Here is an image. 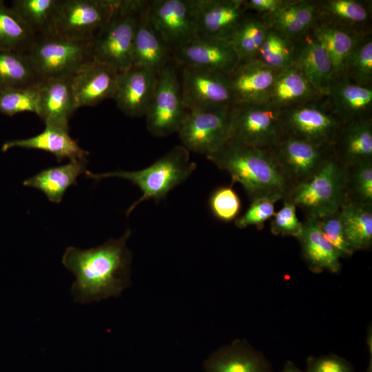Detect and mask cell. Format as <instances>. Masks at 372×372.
<instances>
[{"mask_svg":"<svg viewBox=\"0 0 372 372\" xmlns=\"http://www.w3.org/2000/svg\"><path fill=\"white\" fill-rule=\"evenodd\" d=\"M347 203L372 205V161L346 167Z\"/></svg>","mask_w":372,"mask_h":372,"instance_id":"39","label":"cell"},{"mask_svg":"<svg viewBox=\"0 0 372 372\" xmlns=\"http://www.w3.org/2000/svg\"><path fill=\"white\" fill-rule=\"evenodd\" d=\"M181 93L187 110L231 107L235 105L227 75L182 67Z\"/></svg>","mask_w":372,"mask_h":372,"instance_id":"12","label":"cell"},{"mask_svg":"<svg viewBox=\"0 0 372 372\" xmlns=\"http://www.w3.org/2000/svg\"><path fill=\"white\" fill-rule=\"evenodd\" d=\"M269 150L293 187L311 180L333 156V145H318L287 134Z\"/></svg>","mask_w":372,"mask_h":372,"instance_id":"9","label":"cell"},{"mask_svg":"<svg viewBox=\"0 0 372 372\" xmlns=\"http://www.w3.org/2000/svg\"><path fill=\"white\" fill-rule=\"evenodd\" d=\"M41 81L27 52L0 50V92L37 86Z\"/></svg>","mask_w":372,"mask_h":372,"instance_id":"31","label":"cell"},{"mask_svg":"<svg viewBox=\"0 0 372 372\" xmlns=\"http://www.w3.org/2000/svg\"><path fill=\"white\" fill-rule=\"evenodd\" d=\"M331 99L332 112L343 124L369 118L366 114L372 104V90L345 78L333 81L327 94Z\"/></svg>","mask_w":372,"mask_h":372,"instance_id":"23","label":"cell"},{"mask_svg":"<svg viewBox=\"0 0 372 372\" xmlns=\"http://www.w3.org/2000/svg\"><path fill=\"white\" fill-rule=\"evenodd\" d=\"M127 230L120 238L83 250L68 247L62 263L76 277L71 291L76 302L88 303L116 297L130 286L131 252L126 246Z\"/></svg>","mask_w":372,"mask_h":372,"instance_id":"1","label":"cell"},{"mask_svg":"<svg viewBox=\"0 0 372 372\" xmlns=\"http://www.w3.org/2000/svg\"><path fill=\"white\" fill-rule=\"evenodd\" d=\"M116 70L95 60L77 72L72 85L77 109L93 106L107 99H113L118 83Z\"/></svg>","mask_w":372,"mask_h":372,"instance_id":"21","label":"cell"},{"mask_svg":"<svg viewBox=\"0 0 372 372\" xmlns=\"http://www.w3.org/2000/svg\"><path fill=\"white\" fill-rule=\"evenodd\" d=\"M206 157L219 169L227 171L233 183H240L251 202L261 198L283 200L293 188L269 149L229 139Z\"/></svg>","mask_w":372,"mask_h":372,"instance_id":"2","label":"cell"},{"mask_svg":"<svg viewBox=\"0 0 372 372\" xmlns=\"http://www.w3.org/2000/svg\"><path fill=\"white\" fill-rule=\"evenodd\" d=\"M282 372H304L300 370L292 362L288 361ZM305 372V371H304Z\"/></svg>","mask_w":372,"mask_h":372,"instance_id":"48","label":"cell"},{"mask_svg":"<svg viewBox=\"0 0 372 372\" xmlns=\"http://www.w3.org/2000/svg\"><path fill=\"white\" fill-rule=\"evenodd\" d=\"M282 109L265 102L236 104L232 107L230 139L269 149L285 134Z\"/></svg>","mask_w":372,"mask_h":372,"instance_id":"7","label":"cell"},{"mask_svg":"<svg viewBox=\"0 0 372 372\" xmlns=\"http://www.w3.org/2000/svg\"><path fill=\"white\" fill-rule=\"evenodd\" d=\"M38 85L1 92L0 114L12 116L19 113L30 112L37 115L39 102Z\"/></svg>","mask_w":372,"mask_h":372,"instance_id":"40","label":"cell"},{"mask_svg":"<svg viewBox=\"0 0 372 372\" xmlns=\"http://www.w3.org/2000/svg\"><path fill=\"white\" fill-rule=\"evenodd\" d=\"M281 119L285 134L322 145H333L343 125L332 112L312 105L283 109Z\"/></svg>","mask_w":372,"mask_h":372,"instance_id":"13","label":"cell"},{"mask_svg":"<svg viewBox=\"0 0 372 372\" xmlns=\"http://www.w3.org/2000/svg\"><path fill=\"white\" fill-rule=\"evenodd\" d=\"M334 158L349 167L372 161V122L369 118L343 124L333 144Z\"/></svg>","mask_w":372,"mask_h":372,"instance_id":"22","label":"cell"},{"mask_svg":"<svg viewBox=\"0 0 372 372\" xmlns=\"http://www.w3.org/2000/svg\"><path fill=\"white\" fill-rule=\"evenodd\" d=\"M27 54L41 79L73 77L93 60L92 41L50 33L35 37Z\"/></svg>","mask_w":372,"mask_h":372,"instance_id":"5","label":"cell"},{"mask_svg":"<svg viewBox=\"0 0 372 372\" xmlns=\"http://www.w3.org/2000/svg\"><path fill=\"white\" fill-rule=\"evenodd\" d=\"M324 48L333 65L334 79L342 77L347 61L359 37L333 24L316 25L312 36Z\"/></svg>","mask_w":372,"mask_h":372,"instance_id":"29","label":"cell"},{"mask_svg":"<svg viewBox=\"0 0 372 372\" xmlns=\"http://www.w3.org/2000/svg\"><path fill=\"white\" fill-rule=\"evenodd\" d=\"M269 30L263 18L244 17L229 40L240 61L256 56Z\"/></svg>","mask_w":372,"mask_h":372,"instance_id":"35","label":"cell"},{"mask_svg":"<svg viewBox=\"0 0 372 372\" xmlns=\"http://www.w3.org/2000/svg\"><path fill=\"white\" fill-rule=\"evenodd\" d=\"M289 2L283 0H249L246 1V6L247 10L269 14L277 12Z\"/></svg>","mask_w":372,"mask_h":372,"instance_id":"47","label":"cell"},{"mask_svg":"<svg viewBox=\"0 0 372 372\" xmlns=\"http://www.w3.org/2000/svg\"><path fill=\"white\" fill-rule=\"evenodd\" d=\"M346 167L333 158L311 180L295 185L286 199L304 214L318 219L340 210L347 203Z\"/></svg>","mask_w":372,"mask_h":372,"instance_id":"6","label":"cell"},{"mask_svg":"<svg viewBox=\"0 0 372 372\" xmlns=\"http://www.w3.org/2000/svg\"><path fill=\"white\" fill-rule=\"evenodd\" d=\"M34 38L18 14L0 0V50L27 52Z\"/></svg>","mask_w":372,"mask_h":372,"instance_id":"36","label":"cell"},{"mask_svg":"<svg viewBox=\"0 0 372 372\" xmlns=\"http://www.w3.org/2000/svg\"><path fill=\"white\" fill-rule=\"evenodd\" d=\"M317 11L313 3L306 1H290L263 19L269 27L289 39L302 34L313 23Z\"/></svg>","mask_w":372,"mask_h":372,"instance_id":"33","label":"cell"},{"mask_svg":"<svg viewBox=\"0 0 372 372\" xmlns=\"http://www.w3.org/2000/svg\"><path fill=\"white\" fill-rule=\"evenodd\" d=\"M293 65L316 93L327 95L335 80L333 68L328 54L313 37L296 50Z\"/></svg>","mask_w":372,"mask_h":372,"instance_id":"25","label":"cell"},{"mask_svg":"<svg viewBox=\"0 0 372 372\" xmlns=\"http://www.w3.org/2000/svg\"><path fill=\"white\" fill-rule=\"evenodd\" d=\"M277 72L256 58L240 61L227 75L235 105L268 102Z\"/></svg>","mask_w":372,"mask_h":372,"instance_id":"17","label":"cell"},{"mask_svg":"<svg viewBox=\"0 0 372 372\" xmlns=\"http://www.w3.org/2000/svg\"><path fill=\"white\" fill-rule=\"evenodd\" d=\"M120 0H60L52 33L92 41L107 23Z\"/></svg>","mask_w":372,"mask_h":372,"instance_id":"8","label":"cell"},{"mask_svg":"<svg viewBox=\"0 0 372 372\" xmlns=\"http://www.w3.org/2000/svg\"><path fill=\"white\" fill-rule=\"evenodd\" d=\"M149 20L172 52L196 37L192 0L149 1Z\"/></svg>","mask_w":372,"mask_h":372,"instance_id":"14","label":"cell"},{"mask_svg":"<svg viewBox=\"0 0 372 372\" xmlns=\"http://www.w3.org/2000/svg\"><path fill=\"white\" fill-rule=\"evenodd\" d=\"M205 372H272L265 358L246 344L236 342L212 353Z\"/></svg>","mask_w":372,"mask_h":372,"instance_id":"26","label":"cell"},{"mask_svg":"<svg viewBox=\"0 0 372 372\" xmlns=\"http://www.w3.org/2000/svg\"><path fill=\"white\" fill-rule=\"evenodd\" d=\"M305 372H355V371L347 360L338 355L330 354L308 358Z\"/></svg>","mask_w":372,"mask_h":372,"instance_id":"46","label":"cell"},{"mask_svg":"<svg viewBox=\"0 0 372 372\" xmlns=\"http://www.w3.org/2000/svg\"><path fill=\"white\" fill-rule=\"evenodd\" d=\"M71 78L43 80L38 85V116L45 126L69 130V121L77 109Z\"/></svg>","mask_w":372,"mask_h":372,"instance_id":"20","label":"cell"},{"mask_svg":"<svg viewBox=\"0 0 372 372\" xmlns=\"http://www.w3.org/2000/svg\"><path fill=\"white\" fill-rule=\"evenodd\" d=\"M340 78L360 85H369L372 81V40L369 35L359 38Z\"/></svg>","mask_w":372,"mask_h":372,"instance_id":"38","label":"cell"},{"mask_svg":"<svg viewBox=\"0 0 372 372\" xmlns=\"http://www.w3.org/2000/svg\"><path fill=\"white\" fill-rule=\"evenodd\" d=\"M315 93L302 72L293 64L278 71L268 102L282 109L309 99Z\"/></svg>","mask_w":372,"mask_h":372,"instance_id":"30","label":"cell"},{"mask_svg":"<svg viewBox=\"0 0 372 372\" xmlns=\"http://www.w3.org/2000/svg\"><path fill=\"white\" fill-rule=\"evenodd\" d=\"M187 111L176 68L169 62L158 74L156 87L145 115L147 130L157 137L178 132Z\"/></svg>","mask_w":372,"mask_h":372,"instance_id":"10","label":"cell"},{"mask_svg":"<svg viewBox=\"0 0 372 372\" xmlns=\"http://www.w3.org/2000/svg\"><path fill=\"white\" fill-rule=\"evenodd\" d=\"M232 107L188 110L178 131L188 150L209 156L230 139Z\"/></svg>","mask_w":372,"mask_h":372,"instance_id":"11","label":"cell"},{"mask_svg":"<svg viewBox=\"0 0 372 372\" xmlns=\"http://www.w3.org/2000/svg\"><path fill=\"white\" fill-rule=\"evenodd\" d=\"M176 64L222 73H231L240 63L229 40L195 37L172 51Z\"/></svg>","mask_w":372,"mask_h":372,"instance_id":"15","label":"cell"},{"mask_svg":"<svg viewBox=\"0 0 372 372\" xmlns=\"http://www.w3.org/2000/svg\"><path fill=\"white\" fill-rule=\"evenodd\" d=\"M148 5L149 1H141L133 43L132 65L158 74L169 62L172 50L153 27Z\"/></svg>","mask_w":372,"mask_h":372,"instance_id":"19","label":"cell"},{"mask_svg":"<svg viewBox=\"0 0 372 372\" xmlns=\"http://www.w3.org/2000/svg\"><path fill=\"white\" fill-rule=\"evenodd\" d=\"M296 50L290 39L269 28L255 58L278 71L293 64Z\"/></svg>","mask_w":372,"mask_h":372,"instance_id":"37","label":"cell"},{"mask_svg":"<svg viewBox=\"0 0 372 372\" xmlns=\"http://www.w3.org/2000/svg\"><path fill=\"white\" fill-rule=\"evenodd\" d=\"M140 0H120L107 23L92 41L93 60L118 72L131 68Z\"/></svg>","mask_w":372,"mask_h":372,"instance_id":"4","label":"cell"},{"mask_svg":"<svg viewBox=\"0 0 372 372\" xmlns=\"http://www.w3.org/2000/svg\"><path fill=\"white\" fill-rule=\"evenodd\" d=\"M276 202L270 198H261L251 201L245 214L234 220L235 225L240 229L255 226L261 229L264 223L271 220L274 215V204Z\"/></svg>","mask_w":372,"mask_h":372,"instance_id":"45","label":"cell"},{"mask_svg":"<svg viewBox=\"0 0 372 372\" xmlns=\"http://www.w3.org/2000/svg\"><path fill=\"white\" fill-rule=\"evenodd\" d=\"M21 147L43 150L53 154L58 162L83 159L89 154L83 149L69 134V130L52 126H45L40 134L24 139H14L5 142L1 150Z\"/></svg>","mask_w":372,"mask_h":372,"instance_id":"24","label":"cell"},{"mask_svg":"<svg viewBox=\"0 0 372 372\" xmlns=\"http://www.w3.org/2000/svg\"><path fill=\"white\" fill-rule=\"evenodd\" d=\"M321 12L335 21L357 24L365 21L369 10L363 3L355 0H329L323 3Z\"/></svg>","mask_w":372,"mask_h":372,"instance_id":"41","label":"cell"},{"mask_svg":"<svg viewBox=\"0 0 372 372\" xmlns=\"http://www.w3.org/2000/svg\"><path fill=\"white\" fill-rule=\"evenodd\" d=\"M158 74L132 66L118 73L113 99L118 109L131 117L145 116L154 94Z\"/></svg>","mask_w":372,"mask_h":372,"instance_id":"18","label":"cell"},{"mask_svg":"<svg viewBox=\"0 0 372 372\" xmlns=\"http://www.w3.org/2000/svg\"><path fill=\"white\" fill-rule=\"evenodd\" d=\"M282 207L271 218L270 230L275 235L293 236L298 238L302 233L303 223L296 216V206L289 199H285Z\"/></svg>","mask_w":372,"mask_h":372,"instance_id":"44","label":"cell"},{"mask_svg":"<svg viewBox=\"0 0 372 372\" xmlns=\"http://www.w3.org/2000/svg\"><path fill=\"white\" fill-rule=\"evenodd\" d=\"M189 151L183 145H176L149 166L137 171H116L85 175L94 180L118 177L130 180L141 191L142 196L127 210L128 216L136 206L145 200L156 201L165 198L174 187L185 182L196 167L189 158Z\"/></svg>","mask_w":372,"mask_h":372,"instance_id":"3","label":"cell"},{"mask_svg":"<svg viewBox=\"0 0 372 372\" xmlns=\"http://www.w3.org/2000/svg\"><path fill=\"white\" fill-rule=\"evenodd\" d=\"M87 158L45 169L27 178L23 185L41 191L52 203H60L67 189L76 185L77 178L85 173Z\"/></svg>","mask_w":372,"mask_h":372,"instance_id":"28","label":"cell"},{"mask_svg":"<svg viewBox=\"0 0 372 372\" xmlns=\"http://www.w3.org/2000/svg\"><path fill=\"white\" fill-rule=\"evenodd\" d=\"M321 232L332 245L340 258H348L353 254L344 231L340 209L318 219Z\"/></svg>","mask_w":372,"mask_h":372,"instance_id":"43","label":"cell"},{"mask_svg":"<svg viewBox=\"0 0 372 372\" xmlns=\"http://www.w3.org/2000/svg\"><path fill=\"white\" fill-rule=\"evenodd\" d=\"M209 204L214 216L224 222L235 220L241 208L240 199L231 185L216 189L210 196Z\"/></svg>","mask_w":372,"mask_h":372,"instance_id":"42","label":"cell"},{"mask_svg":"<svg viewBox=\"0 0 372 372\" xmlns=\"http://www.w3.org/2000/svg\"><path fill=\"white\" fill-rule=\"evenodd\" d=\"M340 216L347 241L355 251L372 245V205L346 203Z\"/></svg>","mask_w":372,"mask_h":372,"instance_id":"32","label":"cell"},{"mask_svg":"<svg viewBox=\"0 0 372 372\" xmlns=\"http://www.w3.org/2000/svg\"><path fill=\"white\" fill-rule=\"evenodd\" d=\"M60 0H14L11 8L35 36L52 33Z\"/></svg>","mask_w":372,"mask_h":372,"instance_id":"34","label":"cell"},{"mask_svg":"<svg viewBox=\"0 0 372 372\" xmlns=\"http://www.w3.org/2000/svg\"><path fill=\"white\" fill-rule=\"evenodd\" d=\"M301 234L297 238L309 268L315 272L340 271V256L321 232L316 218H305Z\"/></svg>","mask_w":372,"mask_h":372,"instance_id":"27","label":"cell"},{"mask_svg":"<svg viewBox=\"0 0 372 372\" xmlns=\"http://www.w3.org/2000/svg\"><path fill=\"white\" fill-rule=\"evenodd\" d=\"M196 37L229 40L245 17V0H192Z\"/></svg>","mask_w":372,"mask_h":372,"instance_id":"16","label":"cell"}]
</instances>
